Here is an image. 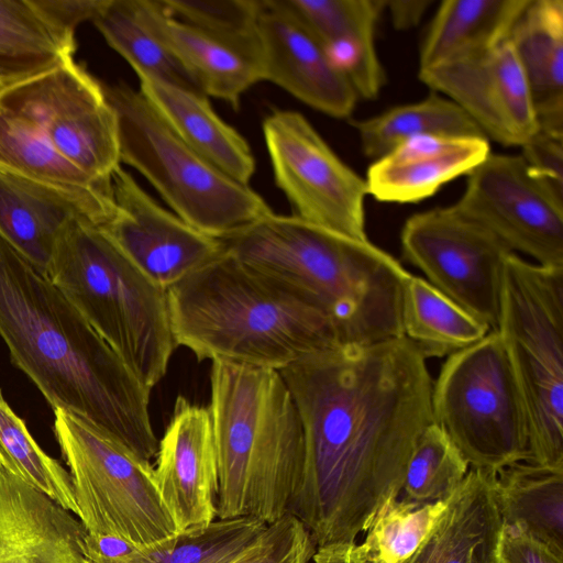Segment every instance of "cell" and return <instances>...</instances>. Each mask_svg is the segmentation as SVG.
<instances>
[{"mask_svg": "<svg viewBox=\"0 0 563 563\" xmlns=\"http://www.w3.org/2000/svg\"><path fill=\"white\" fill-rule=\"evenodd\" d=\"M446 508V499L417 505L387 499L373 515L358 544L367 563H406L428 540Z\"/></svg>", "mask_w": 563, "mask_h": 563, "instance_id": "cell-34", "label": "cell"}, {"mask_svg": "<svg viewBox=\"0 0 563 563\" xmlns=\"http://www.w3.org/2000/svg\"><path fill=\"white\" fill-rule=\"evenodd\" d=\"M217 518L269 525L288 514L303 459L300 417L278 371L211 362Z\"/></svg>", "mask_w": 563, "mask_h": 563, "instance_id": "cell-5", "label": "cell"}, {"mask_svg": "<svg viewBox=\"0 0 563 563\" xmlns=\"http://www.w3.org/2000/svg\"><path fill=\"white\" fill-rule=\"evenodd\" d=\"M404 335L423 357L450 356L482 340L492 329L428 280L410 275L401 302Z\"/></svg>", "mask_w": 563, "mask_h": 563, "instance_id": "cell-31", "label": "cell"}, {"mask_svg": "<svg viewBox=\"0 0 563 563\" xmlns=\"http://www.w3.org/2000/svg\"><path fill=\"white\" fill-rule=\"evenodd\" d=\"M322 43L356 38L375 41L384 0H280Z\"/></svg>", "mask_w": 563, "mask_h": 563, "instance_id": "cell-37", "label": "cell"}, {"mask_svg": "<svg viewBox=\"0 0 563 563\" xmlns=\"http://www.w3.org/2000/svg\"><path fill=\"white\" fill-rule=\"evenodd\" d=\"M0 336L54 409L87 420L140 457L156 456L150 393L62 291L0 238Z\"/></svg>", "mask_w": 563, "mask_h": 563, "instance_id": "cell-2", "label": "cell"}, {"mask_svg": "<svg viewBox=\"0 0 563 563\" xmlns=\"http://www.w3.org/2000/svg\"><path fill=\"white\" fill-rule=\"evenodd\" d=\"M468 470L463 454L433 422L419 438L408 461L401 499L417 505L446 499Z\"/></svg>", "mask_w": 563, "mask_h": 563, "instance_id": "cell-36", "label": "cell"}, {"mask_svg": "<svg viewBox=\"0 0 563 563\" xmlns=\"http://www.w3.org/2000/svg\"><path fill=\"white\" fill-rule=\"evenodd\" d=\"M75 33L56 23L40 0H0V88L73 59Z\"/></svg>", "mask_w": 563, "mask_h": 563, "instance_id": "cell-28", "label": "cell"}, {"mask_svg": "<svg viewBox=\"0 0 563 563\" xmlns=\"http://www.w3.org/2000/svg\"><path fill=\"white\" fill-rule=\"evenodd\" d=\"M92 23L136 76H148L199 91L173 55L139 20L133 0H106Z\"/></svg>", "mask_w": 563, "mask_h": 563, "instance_id": "cell-33", "label": "cell"}, {"mask_svg": "<svg viewBox=\"0 0 563 563\" xmlns=\"http://www.w3.org/2000/svg\"><path fill=\"white\" fill-rule=\"evenodd\" d=\"M112 216L59 188L0 170V238L44 275L69 219L85 217L100 227Z\"/></svg>", "mask_w": 563, "mask_h": 563, "instance_id": "cell-22", "label": "cell"}, {"mask_svg": "<svg viewBox=\"0 0 563 563\" xmlns=\"http://www.w3.org/2000/svg\"><path fill=\"white\" fill-rule=\"evenodd\" d=\"M354 125L363 153L375 161L417 136L485 137L464 110L438 93L419 102L394 107L378 115L356 121Z\"/></svg>", "mask_w": 563, "mask_h": 563, "instance_id": "cell-32", "label": "cell"}, {"mask_svg": "<svg viewBox=\"0 0 563 563\" xmlns=\"http://www.w3.org/2000/svg\"><path fill=\"white\" fill-rule=\"evenodd\" d=\"M0 467L77 516L69 473L40 448L1 389Z\"/></svg>", "mask_w": 563, "mask_h": 563, "instance_id": "cell-35", "label": "cell"}, {"mask_svg": "<svg viewBox=\"0 0 563 563\" xmlns=\"http://www.w3.org/2000/svg\"><path fill=\"white\" fill-rule=\"evenodd\" d=\"M111 186L114 213L100 228L161 288L167 290L223 253L220 239L164 209L121 166Z\"/></svg>", "mask_w": 563, "mask_h": 563, "instance_id": "cell-15", "label": "cell"}, {"mask_svg": "<svg viewBox=\"0 0 563 563\" xmlns=\"http://www.w3.org/2000/svg\"><path fill=\"white\" fill-rule=\"evenodd\" d=\"M70 511L0 467V563H88Z\"/></svg>", "mask_w": 563, "mask_h": 563, "instance_id": "cell-20", "label": "cell"}, {"mask_svg": "<svg viewBox=\"0 0 563 563\" xmlns=\"http://www.w3.org/2000/svg\"><path fill=\"white\" fill-rule=\"evenodd\" d=\"M257 35L262 79L327 115L349 118L358 96L322 43L280 0H261Z\"/></svg>", "mask_w": 563, "mask_h": 563, "instance_id": "cell-17", "label": "cell"}, {"mask_svg": "<svg viewBox=\"0 0 563 563\" xmlns=\"http://www.w3.org/2000/svg\"><path fill=\"white\" fill-rule=\"evenodd\" d=\"M155 457L156 484L178 531L216 520L218 465L209 408L178 396Z\"/></svg>", "mask_w": 563, "mask_h": 563, "instance_id": "cell-18", "label": "cell"}, {"mask_svg": "<svg viewBox=\"0 0 563 563\" xmlns=\"http://www.w3.org/2000/svg\"><path fill=\"white\" fill-rule=\"evenodd\" d=\"M489 153L485 137H412L374 161L365 178L367 191L383 202H418L454 178L466 176Z\"/></svg>", "mask_w": 563, "mask_h": 563, "instance_id": "cell-21", "label": "cell"}, {"mask_svg": "<svg viewBox=\"0 0 563 563\" xmlns=\"http://www.w3.org/2000/svg\"><path fill=\"white\" fill-rule=\"evenodd\" d=\"M51 145L93 180L110 185L121 166L117 114L102 82L69 59L0 91Z\"/></svg>", "mask_w": 563, "mask_h": 563, "instance_id": "cell-11", "label": "cell"}, {"mask_svg": "<svg viewBox=\"0 0 563 563\" xmlns=\"http://www.w3.org/2000/svg\"><path fill=\"white\" fill-rule=\"evenodd\" d=\"M503 525L493 474L470 467L437 528L406 563H497Z\"/></svg>", "mask_w": 563, "mask_h": 563, "instance_id": "cell-23", "label": "cell"}, {"mask_svg": "<svg viewBox=\"0 0 563 563\" xmlns=\"http://www.w3.org/2000/svg\"><path fill=\"white\" fill-rule=\"evenodd\" d=\"M391 23L397 30H409L419 24L432 0H384Z\"/></svg>", "mask_w": 563, "mask_h": 563, "instance_id": "cell-43", "label": "cell"}, {"mask_svg": "<svg viewBox=\"0 0 563 563\" xmlns=\"http://www.w3.org/2000/svg\"><path fill=\"white\" fill-rule=\"evenodd\" d=\"M453 205L536 264L563 267V190L527 165L521 155L489 153L471 170Z\"/></svg>", "mask_w": 563, "mask_h": 563, "instance_id": "cell-14", "label": "cell"}, {"mask_svg": "<svg viewBox=\"0 0 563 563\" xmlns=\"http://www.w3.org/2000/svg\"><path fill=\"white\" fill-rule=\"evenodd\" d=\"M495 331L528 416L527 461L563 466V267L542 266L509 253Z\"/></svg>", "mask_w": 563, "mask_h": 563, "instance_id": "cell-8", "label": "cell"}, {"mask_svg": "<svg viewBox=\"0 0 563 563\" xmlns=\"http://www.w3.org/2000/svg\"><path fill=\"white\" fill-rule=\"evenodd\" d=\"M102 86L117 114L121 163L143 175L181 220L224 239L273 211L249 185L186 144L139 90Z\"/></svg>", "mask_w": 563, "mask_h": 563, "instance_id": "cell-7", "label": "cell"}, {"mask_svg": "<svg viewBox=\"0 0 563 563\" xmlns=\"http://www.w3.org/2000/svg\"><path fill=\"white\" fill-rule=\"evenodd\" d=\"M493 488L504 523L563 553V466L520 461L493 474Z\"/></svg>", "mask_w": 563, "mask_h": 563, "instance_id": "cell-30", "label": "cell"}, {"mask_svg": "<svg viewBox=\"0 0 563 563\" xmlns=\"http://www.w3.org/2000/svg\"><path fill=\"white\" fill-rule=\"evenodd\" d=\"M173 16L236 42L257 38L261 0H159Z\"/></svg>", "mask_w": 563, "mask_h": 563, "instance_id": "cell-38", "label": "cell"}, {"mask_svg": "<svg viewBox=\"0 0 563 563\" xmlns=\"http://www.w3.org/2000/svg\"><path fill=\"white\" fill-rule=\"evenodd\" d=\"M316 549L305 526L287 514L267 525L229 563H312Z\"/></svg>", "mask_w": 563, "mask_h": 563, "instance_id": "cell-39", "label": "cell"}, {"mask_svg": "<svg viewBox=\"0 0 563 563\" xmlns=\"http://www.w3.org/2000/svg\"><path fill=\"white\" fill-rule=\"evenodd\" d=\"M45 275L152 390L177 346L166 290L85 217L63 227Z\"/></svg>", "mask_w": 563, "mask_h": 563, "instance_id": "cell-6", "label": "cell"}, {"mask_svg": "<svg viewBox=\"0 0 563 563\" xmlns=\"http://www.w3.org/2000/svg\"><path fill=\"white\" fill-rule=\"evenodd\" d=\"M297 407L303 459L288 514L314 545L355 542L399 497L411 453L433 423V379L405 335L338 345L279 371Z\"/></svg>", "mask_w": 563, "mask_h": 563, "instance_id": "cell-1", "label": "cell"}, {"mask_svg": "<svg viewBox=\"0 0 563 563\" xmlns=\"http://www.w3.org/2000/svg\"><path fill=\"white\" fill-rule=\"evenodd\" d=\"M133 4L139 20L205 96L238 108L242 95L263 80L258 35L254 41H231L173 16L159 0H133Z\"/></svg>", "mask_w": 563, "mask_h": 563, "instance_id": "cell-19", "label": "cell"}, {"mask_svg": "<svg viewBox=\"0 0 563 563\" xmlns=\"http://www.w3.org/2000/svg\"><path fill=\"white\" fill-rule=\"evenodd\" d=\"M166 295L175 343L199 361L279 372L342 345L331 319L311 300L225 251Z\"/></svg>", "mask_w": 563, "mask_h": 563, "instance_id": "cell-3", "label": "cell"}, {"mask_svg": "<svg viewBox=\"0 0 563 563\" xmlns=\"http://www.w3.org/2000/svg\"><path fill=\"white\" fill-rule=\"evenodd\" d=\"M3 90V88H0V91Z\"/></svg>", "mask_w": 563, "mask_h": 563, "instance_id": "cell-45", "label": "cell"}, {"mask_svg": "<svg viewBox=\"0 0 563 563\" xmlns=\"http://www.w3.org/2000/svg\"><path fill=\"white\" fill-rule=\"evenodd\" d=\"M224 251L296 289L333 322L341 344L404 336L408 273L368 239H356L273 211L220 239Z\"/></svg>", "mask_w": 563, "mask_h": 563, "instance_id": "cell-4", "label": "cell"}, {"mask_svg": "<svg viewBox=\"0 0 563 563\" xmlns=\"http://www.w3.org/2000/svg\"><path fill=\"white\" fill-rule=\"evenodd\" d=\"M400 243L404 260L432 286L497 329L503 267L511 253L498 236L452 205L409 217Z\"/></svg>", "mask_w": 563, "mask_h": 563, "instance_id": "cell-13", "label": "cell"}, {"mask_svg": "<svg viewBox=\"0 0 563 563\" xmlns=\"http://www.w3.org/2000/svg\"><path fill=\"white\" fill-rule=\"evenodd\" d=\"M312 563H367L358 543L341 542L318 547Z\"/></svg>", "mask_w": 563, "mask_h": 563, "instance_id": "cell-44", "label": "cell"}, {"mask_svg": "<svg viewBox=\"0 0 563 563\" xmlns=\"http://www.w3.org/2000/svg\"><path fill=\"white\" fill-rule=\"evenodd\" d=\"M54 417L77 517L88 534L148 547L179 533L161 497L151 461L75 413L54 409Z\"/></svg>", "mask_w": 563, "mask_h": 563, "instance_id": "cell-9", "label": "cell"}, {"mask_svg": "<svg viewBox=\"0 0 563 563\" xmlns=\"http://www.w3.org/2000/svg\"><path fill=\"white\" fill-rule=\"evenodd\" d=\"M520 154L529 168L559 190H563V136L538 130Z\"/></svg>", "mask_w": 563, "mask_h": 563, "instance_id": "cell-41", "label": "cell"}, {"mask_svg": "<svg viewBox=\"0 0 563 563\" xmlns=\"http://www.w3.org/2000/svg\"><path fill=\"white\" fill-rule=\"evenodd\" d=\"M497 563H500L499 561H497Z\"/></svg>", "mask_w": 563, "mask_h": 563, "instance_id": "cell-46", "label": "cell"}, {"mask_svg": "<svg viewBox=\"0 0 563 563\" xmlns=\"http://www.w3.org/2000/svg\"><path fill=\"white\" fill-rule=\"evenodd\" d=\"M0 170L46 184L114 213L112 186L66 161L24 115L0 103Z\"/></svg>", "mask_w": 563, "mask_h": 563, "instance_id": "cell-29", "label": "cell"}, {"mask_svg": "<svg viewBox=\"0 0 563 563\" xmlns=\"http://www.w3.org/2000/svg\"><path fill=\"white\" fill-rule=\"evenodd\" d=\"M497 561L500 563H563V553L522 528L504 523Z\"/></svg>", "mask_w": 563, "mask_h": 563, "instance_id": "cell-40", "label": "cell"}, {"mask_svg": "<svg viewBox=\"0 0 563 563\" xmlns=\"http://www.w3.org/2000/svg\"><path fill=\"white\" fill-rule=\"evenodd\" d=\"M419 79L464 110L488 141L521 147L538 131L530 92L509 40L474 56L419 69Z\"/></svg>", "mask_w": 563, "mask_h": 563, "instance_id": "cell-16", "label": "cell"}, {"mask_svg": "<svg viewBox=\"0 0 563 563\" xmlns=\"http://www.w3.org/2000/svg\"><path fill=\"white\" fill-rule=\"evenodd\" d=\"M529 1H442L423 38L419 69L474 56L506 42Z\"/></svg>", "mask_w": 563, "mask_h": 563, "instance_id": "cell-27", "label": "cell"}, {"mask_svg": "<svg viewBox=\"0 0 563 563\" xmlns=\"http://www.w3.org/2000/svg\"><path fill=\"white\" fill-rule=\"evenodd\" d=\"M432 413L471 468L495 474L529 459L525 402L494 330L446 357L433 380Z\"/></svg>", "mask_w": 563, "mask_h": 563, "instance_id": "cell-10", "label": "cell"}, {"mask_svg": "<svg viewBox=\"0 0 563 563\" xmlns=\"http://www.w3.org/2000/svg\"><path fill=\"white\" fill-rule=\"evenodd\" d=\"M267 525L253 517L216 519L166 541L135 547L112 537L87 533L88 563H229Z\"/></svg>", "mask_w": 563, "mask_h": 563, "instance_id": "cell-26", "label": "cell"}, {"mask_svg": "<svg viewBox=\"0 0 563 563\" xmlns=\"http://www.w3.org/2000/svg\"><path fill=\"white\" fill-rule=\"evenodd\" d=\"M104 2L106 0H40L51 18L73 33L81 22L92 21Z\"/></svg>", "mask_w": 563, "mask_h": 563, "instance_id": "cell-42", "label": "cell"}, {"mask_svg": "<svg viewBox=\"0 0 563 563\" xmlns=\"http://www.w3.org/2000/svg\"><path fill=\"white\" fill-rule=\"evenodd\" d=\"M263 135L276 186L295 217L356 239L365 232V178L327 144L300 112L275 110Z\"/></svg>", "mask_w": 563, "mask_h": 563, "instance_id": "cell-12", "label": "cell"}, {"mask_svg": "<svg viewBox=\"0 0 563 563\" xmlns=\"http://www.w3.org/2000/svg\"><path fill=\"white\" fill-rule=\"evenodd\" d=\"M509 41L530 92L538 130L563 136V0H530Z\"/></svg>", "mask_w": 563, "mask_h": 563, "instance_id": "cell-25", "label": "cell"}, {"mask_svg": "<svg viewBox=\"0 0 563 563\" xmlns=\"http://www.w3.org/2000/svg\"><path fill=\"white\" fill-rule=\"evenodd\" d=\"M139 91L174 132L199 155L249 185L255 159L246 140L225 123L203 93L140 75Z\"/></svg>", "mask_w": 563, "mask_h": 563, "instance_id": "cell-24", "label": "cell"}]
</instances>
